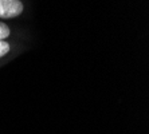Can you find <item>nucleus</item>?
<instances>
[{"label": "nucleus", "mask_w": 149, "mask_h": 134, "mask_svg": "<svg viewBox=\"0 0 149 134\" xmlns=\"http://www.w3.org/2000/svg\"><path fill=\"white\" fill-rule=\"evenodd\" d=\"M10 44H8L7 42L4 40H0V58L4 55H7L8 52H10Z\"/></svg>", "instance_id": "7ed1b4c3"}, {"label": "nucleus", "mask_w": 149, "mask_h": 134, "mask_svg": "<svg viewBox=\"0 0 149 134\" xmlns=\"http://www.w3.org/2000/svg\"><path fill=\"white\" fill-rule=\"evenodd\" d=\"M10 36V28L6 23L0 22V40H4Z\"/></svg>", "instance_id": "f03ea898"}, {"label": "nucleus", "mask_w": 149, "mask_h": 134, "mask_svg": "<svg viewBox=\"0 0 149 134\" xmlns=\"http://www.w3.org/2000/svg\"><path fill=\"white\" fill-rule=\"evenodd\" d=\"M23 12L20 0H0V19H12Z\"/></svg>", "instance_id": "f257e3e1"}]
</instances>
